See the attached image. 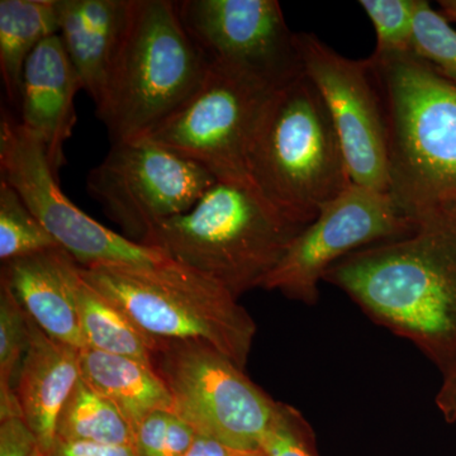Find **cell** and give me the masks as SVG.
Listing matches in <instances>:
<instances>
[{
    "mask_svg": "<svg viewBox=\"0 0 456 456\" xmlns=\"http://www.w3.org/2000/svg\"><path fill=\"white\" fill-rule=\"evenodd\" d=\"M435 403L446 422H456V369L448 377L443 378Z\"/></svg>",
    "mask_w": 456,
    "mask_h": 456,
    "instance_id": "obj_30",
    "label": "cell"
},
{
    "mask_svg": "<svg viewBox=\"0 0 456 456\" xmlns=\"http://www.w3.org/2000/svg\"><path fill=\"white\" fill-rule=\"evenodd\" d=\"M160 342L156 369L169 388L174 412L198 435L228 448L260 450L279 402L215 347L197 341Z\"/></svg>",
    "mask_w": 456,
    "mask_h": 456,
    "instance_id": "obj_7",
    "label": "cell"
},
{
    "mask_svg": "<svg viewBox=\"0 0 456 456\" xmlns=\"http://www.w3.org/2000/svg\"><path fill=\"white\" fill-rule=\"evenodd\" d=\"M411 51L456 84V29L426 0L417 9Z\"/></svg>",
    "mask_w": 456,
    "mask_h": 456,
    "instance_id": "obj_24",
    "label": "cell"
},
{
    "mask_svg": "<svg viewBox=\"0 0 456 456\" xmlns=\"http://www.w3.org/2000/svg\"><path fill=\"white\" fill-rule=\"evenodd\" d=\"M41 456H137L132 446L98 445L56 440Z\"/></svg>",
    "mask_w": 456,
    "mask_h": 456,
    "instance_id": "obj_29",
    "label": "cell"
},
{
    "mask_svg": "<svg viewBox=\"0 0 456 456\" xmlns=\"http://www.w3.org/2000/svg\"><path fill=\"white\" fill-rule=\"evenodd\" d=\"M80 273L147 335L209 345L245 369L256 325L226 288L167 259L158 265H103Z\"/></svg>",
    "mask_w": 456,
    "mask_h": 456,
    "instance_id": "obj_6",
    "label": "cell"
},
{
    "mask_svg": "<svg viewBox=\"0 0 456 456\" xmlns=\"http://www.w3.org/2000/svg\"><path fill=\"white\" fill-rule=\"evenodd\" d=\"M242 456H266V455L264 454V452H261V450H256V452H245V454Z\"/></svg>",
    "mask_w": 456,
    "mask_h": 456,
    "instance_id": "obj_33",
    "label": "cell"
},
{
    "mask_svg": "<svg viewBox=\"0 0 456 456\" xmlns=\"http://www.w3.org/2000/svg\"><path fill=\"white\" fill-rule=\"evenodd\" d=\"M83 90L59 35L46 38L26 62L20 123L45 150L53 173L65 164L64 145L77 122L75 97Z\"/></svg>",
    "mask_w": 456,
    "mask_h": 456,
    "instance_id": "obj_14",
    "label": "cell"
},
{
    "mask_svg": "<svg viewBox=\"0 0 456 456\" xmlns=\"http://www.w3.org/2000/svg\"><path fill=\"white\" fill-rule=\"evenodd\" d=\"M131 0H56L59 36L84 92L101 104Z\"/></svg>",
    "mask_w": 456,
    "mask_h": 456,
    "instance_id": "obj_16",
    "label": "cell"
},
{
    "mask_svg": "<svg viewBox=\"0 0 456 456\" xmlns=\"http://www.w3.org/2000/svg\"><path fill=\"white\" fill-rule=\"evenodd\" d=\"M80 367L84 379L122 413L132 428L156 411H174L169 388L154 365L84 349Z\"/></svg>",
    "mask_w": 456,
    "mask_h": 456,
    "instance_id": "obj_18",
    "label": "cell"
},
{
    "mask_svg": "<svg viewBox=\"0 0 456 456\" xmlns=\"http://www.w3.org/2000/svg\"><path fill=\"white\" fill-rule=\"evenodd\" d=\"M439 5L440 13L443 14L450 23H456V0H441Z\"/></svg>",
    "mask_w": 456,
    "mask_h": 456,
    "instance_id": "obj_32",
    "label": "cell"
},
{
    "mask_svg": "<svg viewBox=\"0 0 456 456\" xmlns=\"http://www.w3.org/2000/svg\"><path fill=\"white\" fill-rule=\"evenodd\" d=\"M42 450L22 417L0 419V456H41Z\"/></svg>",
    "mask_w": 456,
    "mask_h": 456,
    "instance_id": "obj_28",
    "label": "cell"
},
{
    "mask_svg": "<svg viewBox=\"0 0 456 456\" xmlns=\"http://www.w3.org/2000/svg\"><path fill=\"white\" fill-rule=\"evenodd\" d=\"M50 235L20 194L0 179V260L3 264L56 250ZM62 250V248H61Z\"/></svg>",
    "mask_w": 456,
    "mask_h": 456,
    "instance_id": "obj_23",
    "label": "cell"
},
{
    "mask_svg": "<svg viewBox=\"0 0 456 456\" xmlns=\"http://www.w3.org/2000/svg\"><path fill=\"white\" fill-rule=\"evenodd\" d=\"M53 35H59L56 0H0V74L13 106L20 108L26 62Z\"/></svg>",
    "mask_w": 456,
    "mask_h": 456,
    "instance_id": "obj_20",
    "label": "cell"
},
{
    "mask_svg": "<svg viewBox=\"0 0 456 456\" xmlns=\"http://www.w3.org/2000/svg\"><path fill=\"white\" fill-rule=\"evenodd\" d=\"M56 440L134 448V428L82 377L60 412Z\"/></svg>",
    "mask_w": 456,
    "mask_h": 456,
    "instance_id": "obj_21",
    "label": "cell"
},
{
    "mask_svg": "<svg viewBox=\"0 0 456 456\" xmlns=\"http://www.w3.org/2000/svg\"><path fill=\"white\" fill-rule=\"evenodd\" d=\"M80 379V350L50 338L29 320L28 347L18 374L16 395L20 416L42 452L55 443L60 412Z\"/></svg>",
    "mask_w": 456,
    "mask_h": 456,
    "instance_id": "obj_15",
    "label": "cell"
},
{
    "mask_svg": "<svg viewBox=\"0 0 456 456\" xmlns=\"http://www.w3.org/2000/svg\"><path fill=\"white\" fill-rule=\"evenodd\" d=\"M296 45L303 73L334 122L354 184L388 193V134L370 61L347 59L314 33H296Z\"/></svg>",
    "mask_w": 456,
    "mask_h": 456,
    "instance_id": "obj_12",
    "label": "cell"
},
{
    "mask_svg": "<svg viewBox=\"0 0 456 456\" xmlns=\"http://www.w3.org/2000/svg\"><path fill=\"white\" fill-rule=\"evenodd\" d=\"M421 0H360L377 35L374 53L411 51L415 18Z\"/></svg>",
    "mask_w": 456,
    "mask_h": 456,
    "instance_id": "obj_25",
    "label": "cell"
},
{
    "mask_svg": "<svg viewBox=\"0 0 456 456\" xmlns=\"http://www.w3.org/2000/svg\"><path fill=\"white\" fill-rule=\"evenodd\" d=\"M217 183L184 156L142 139L112 143L86 176V191L125 237L142 245L152 228L191 211Z\"/></svg>",
    "mask_w": 456,
    "mask_h": 456,
    "instance_id": "obj_9",
    "label": "cell"
},
{
    "mask_svg": "<svg viewBox=\"0 0 456 456\" xmlns=\"http://www.w3.org/2000/svg\"><path fill=\"white\" fill-rule=\"evenodd\" d=\"M68 254L61 248L3 264L2 279L27 316L50 338L86 349L68 279Z\"/></svg>",
    "mask_w": 456,
    "mask_h": 456,
    "instance_id": "obj_17",
    "label": "cell"
},
{
    "mask_svg": "<svg viewBox=\"0 0 456 456\" xmlns=\"http://www.w3.org/2000/svg\"><path fill=\"white\" fill-rule=\"evenodd\" d=\"M29 341V320L4 281H0V419L20 416L16 383Z\"/></svg>",
    "mask_w": 456,
    "mask_h": 456,
    "instance_id": "obj_22",
    "label": "cell"
},
{
    "mask_svg": "<svg viewBox=\"0 0 456 456\" xmlns=\"http://www.w3.org/2000/svg\"><path fill=\"white\" fill-rule=\"evenodd\" d=\"M0 173L60 248L82 268L152 266L169 259L158 248L114 232L75 206L62 193L44 145L7 113H3L0 122Z\"/></svg>",
    "mask_w": 456,
    "mask_h": 456,
    "instance_id": "obj_10",
    "label": "cell"
},
{
    "mask_svg": "<svg viewBox=\"0 0 456 456\" xmlns=\"http://www.w3.org/2000/svg\"><path fill=\"white\" fill-rule=\"evenodd\" d=\"M68 279L86 349L130 356L156 368L154 362L161 342L142 331L118 305L88 283L71 257Z\"/></svg>",
    "mask_w": 456,
    "mask_h": 456,
    "instance_id": "obj_19",
    "label": "cell"
},
{
    "mask_svg": "<svg viewBox=\"0 0 456 456\" xmlns=\"http://www.w3.org/2000/svg\"><path fill=\"white\" fill-rule=\"evenodd\" d=\"M277 89L253 75L209 64L200 89L146 137L200 165L217 182L254 188L248 151Z\"/></svg>",
    "mask_w": 456,
    "mask_h": 456,
    "instance_id": "obj_8",
    "label": "cell"
},
{
    "mask_svg": "<svg viewBox=\"0 0 456 456\" xmlns=\"http://www.w3.org/2000/svg\"><path fill=\"white\" fill-rule=\"evenodd\" d=\"M248 167L263 200L302 227L354 184L325 102L303 71L264 108Z\"/></svg>",
    "mask_w": 456,
    "mask_h": 456,
    "instance_id": "obj_3",
    "label": "cell"
},
{
    "mask_svg": "<svg viewBox=\"0 0 456 456\" xmlns=\"http://www.w3.org/2000/svg\"><path fill=\"white\" fill-rule=\"evenodd\" d=\"M413 227L415 220L402 215L388 193L351 184L294 240L261 288L316 305L318 284L338 260L365 246L406 236Z\"/></svg>",
    "mask_w": 456,
    "mask_h": 456,
    "instance_id": "obj_11",
    "label": "cell"
},
{
    "mask_svg": "<svg viewBox=\"0 0 456 456\" xmlns=\"http://www.w3.org/2000/svg\"><path fill=\"white\" fill-rule=\"evenodd\" d=\"M368 59L388 134V196L410 218L456 200V84L412 51Z\"/></svg>",
    "mask_w": 456,
    "mask_h": 456,
    "instance_id": "obj_2",
    "label": "cell"
},
{
    "mask_svg": "<svg viewBox=\"0 0 456 456\" xmlns=\"http://www.w3.org/2000/svg\"><path fill=\"white\" fill-rule=\"evenodd\" d=\"M413 220L412 232L342 257L323 281L412 342L445 378L456 369V200Z\"/></svg>",
    "mask_w": 456,
    "mask_h": 456,
    "instance_id": "obj_1",
    "label": "cell"
},
{
    "mask_svg": "<svg viewBox=\"0 0 456 456\" xmlns=\"http://www.w3.org/2000/svg\"><path fill=\"white\" fill-rule=\"evenodd\" d=\"M208 69V60L180 22L175 2L131 0L97 107L112 143L151 134L200 89Z\"/></svg>",
    "mask_w": 456,
    "mask_h": 456,
    "instance_id": "obj_5",
    "label": "cell"
},
{
    "mask_svg": "<svg viewBox=\"0 0 456 456\" xmlns=\"http://www.w3.org/2000/svg\"><path fill=\"white\" fill-rule=\"evenodd\" d=\"M180 22L209 64L284 86L302 73L296 33L277 0H182Z\"/></svg>",
    "mask_w": 456,
    "mask_h": 456,
    "instance_id": "obj_13",
    "label": "cell"
},
{
    "mask_svg": "<svg viewBox=\"0 0 456 456\" xmlns=\"http://www.w3.org/2000/svg\"><path fill=\"white\" fill-rule=\"evenodd\" d=\"M260 450L266 456H318L311 426L299 411L281 402Z\"/></svg>",
    "mask_w": 456,
    "mask_h": 456,
    "instance_id": "obj_27",
    "label": "cell"
},
{
    "mask_svg": "<svg viewBox=\"0 0 456 456\" xmlns=\"http://www.w3.org/2000/svg\"><path fill=\"white\" fill-rule=\"evenodd\" d=\"M305 228L256 189L217 182L191 211L152 228L142 245L202 273L239 299L261 288Z\"/></svg>",
    "mask_w": 456,
    "mask_h": 456,
    "instance_id": "obj_4",
    "label": "cell"
},
{
    "mask_svg": "<svg viewBox=\"0 0 456 456\" xmlns=\"http://www.w3.org/2000/svg\"><path fill=\"white\" fill-rule=\"evenodd\" d=\"M197 432L174 411H156L134 428L137 456H183Z\"/></svg>",
    "mask_w": 456,
    "mask_h": 456,
    "instance_id": "obj_26",
    "label": "cell"
},
{
    "mask_svg": "<svg viewBox=\"0 0 456 456\" xmlns=\"http://www.w3.org/2000/svg\"><path fill=\"white\" fill-rule=\"evenodd\" d=\"M245 452H237L211 437L197 435L191 448L183 456H242Z\"/></svg>",
    "mask_w": 456,
    "mask_h": 456,
    "instance_id": "obj_31",
    "label": "cell"
}]
</instances>
